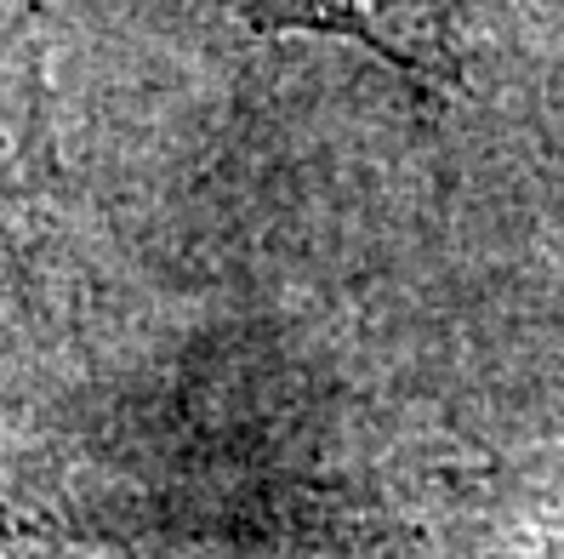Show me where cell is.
Masks as SVG:
<instances>
[{"label":"cell","mask_w":564,"mask_h":559,"mask_svg":"<svg viewBox=\"0 0 564 559\" xmlns=\"http://www.w3.org/2000/svg\"><path fill=\"white\" fill-rule=\"evenodd\" d=\"M52 172L41 0H0V251L41 217Z\"/></svg>","instance_id":"obj_1"},{"label":"cell","mask_w":564,"mask_h":559,"mask_svg":"<svg viewBox=\"0 0 564 559\" xmlns=\"http://www.w3.org/2000/svg\"><path fill=\"white\" fill-rule=\"evenodd\" d=\"M240 18L262 35L285 29H314V35H343L388 57L411 80H451V41L434 0H240Z\"/></svg>","instance_id":"obj_2"}]
</instances>
